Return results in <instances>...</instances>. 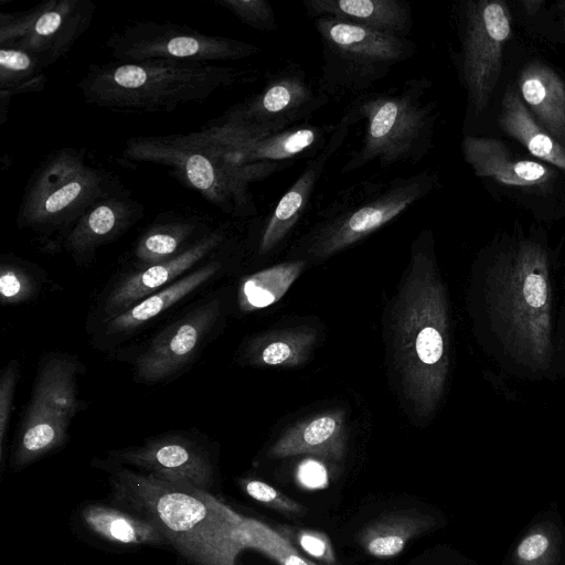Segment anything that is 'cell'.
Listing matches in <instances>:
<instances>
[{
	"label": "cell",
	"instance_id": "6da1fadb",
	"mask_svg": "<svg viewBox=\"0 0 565 565\" xmlns=\"http://www.w3.org/2000/svg\"><path fill=\"white\" fill-rule=\"evenodd\" d=\"M477 316L490 358L526 380L565 376V274L541 243L491 253L477 274Z\"/></svg>",
	"mask_w": 565,
	"mask_h": 565
},
{
	"label": "cell",
	"instance_id": "7a4b0ae2",
	"mask_svg": "<svg viewBox=\"0 0 565 565\" xmlns=\"http://www.w3.org/2000/svg\"><path fill=\"white\" fill-rule=\"evenodd\" d=\"M108 484L115 505L154 524L169 545L194 565H235L245 547L262 551L279 565L297 552L282 534L195 487L121 465L109 469Z\"/></svg>",
	"mask_w": 565,
	"mask_h": 565
},
{
	"label": "cell",
	"instance_id": "3957f363",
	"mask_svg": "<svg viewBox=\"0 0 565 565\" xmlns=\"http://www.w3.org/2000/svg\"><path fill=\"white\" fill-rule=\"evenodd\" d=\"M392 343L403 393L414 413L436 411L450 369V311L447 288L424 234L413 247L392 309Z\"/></svg>",
	"mask_w": 565,
	"mask_h": 565
},
{
	"label": "cell",
	"instance_id": "277c9868",
	"mask_svg": "<svg viewBox=\"0 0 565 565\" xmlns=\"http://www.w3.org/2000/svg\"><path fill=\"white\" fill-rule=\"evenodd\" d=\"M239 73L215 64L162 60L93 65L78 83L87 104L118 111H172L233 85Z\"/></svg>",
	"mask_w": 565,
	"mask_h": 565
},
{
	"label": "cell",
	"instance_id": "5b68a950",
	"mask_svg": "<svg viewBox=\"0 0 565 565\" xmlns=\"http://www.w3.org/2000/svg\"><path fill=\"white\" fill-rule=\"evenodd\" d=\"M124 156L168 168L185 186L237 216L255 212L250 184L284 167L279 162L236 163L223 147L201 131L135 137L126 142Z\"/></svg>",
	"mask_w": 565,
	"mask_h": 565
},
{
	"label": "cell",
	"instance_id": "8992f818",
	"mask_svg": "<svg viewBox=\"0 0 565 565\" xmlns=\"http://www.w3.org/2000/svg\"><path fill=\"white\" fill-rule=\"evenodd\" d=\"M428 82L406 81L395 92L359 96L341 119L349 127L365 120L364 136L342 168L347 173L373 161L381 168L422 160L429 149L435 106L424 100Z\"/></svg>",
	"mask_w": 565,
	"mask_h": 565
},
{
	"label": "cell",
	"instance_id": "52a82bcc",
	"mask_svg": "<svg viewBox=\"0 0 565 565\" xmlns=\"http://www.w3.org/2000/svg\"><path fill=\"white\" fill-rule=\"evenodd\" d=\"M109 178L74 148L51 152L30 177L18 225L36 231L73 226L99 201L114 195Z\"/></svg>",
	"mask_w": 565,
	"mask_h": 565
},
{
	"label": "cell",
	"instance_id": "ba28073f",
	"mask_svg": "<svg viewBox=\"0 0 565 565\" xmlns=\"http://www.w3.org/2000/svg\"><path fill=\"white\" fill-rule=\"evenodd\" d=\"M315 26L322 46L321 92L328 97L361 94L415 52V43L330 17Z\"/></svg>",
	"mask_w": 565,
	"mask_h": 565
},
{
	"label": "cell",
	"instance_id": "9c48e42d",
	"mask_svg": "<svg viewBox=\"0 0 565 565\" xmlns=\"http://www.w3.org/2000/svg\"><path fill=\"white\" fill-rule=\"evenodd\" d=\"M106 46L120 62L151 60L212 64L237 61L259 49L232 38L201 33L188 25L137 21L109 36Z\"/></svg>",
	"mask_w": 565,
	"mask_h": 565
},
{
	"label": "cell",
	"instance_id": "30bf717a",
	"mask_svg": "<svg viewBox=\"0 0 565 565\" xmlns=\"http://www.w3.org/2000/svg\"><path fill=\"white\" fill-rule=\"evenodd\" d=\"M435 184L436 175L429 171L392 180L318 224L309 235L306 254L326 258L358 243L422 200Z\"/></svg>",
	"mask_w": 565,
	"mask_h": 565
},
{
	"label": "cell",
	"instance_id": "8fae6325",
	"mask_svg": "<svg viewBox=\"0 0 565 565\" xmlns=\"http://www.w3.org/2000/svg\"><path fill=\"white\" fill-rule=\"evenodd\" d=\"M90 0H49L15 12L0 13V44L26 51L47 68L64 57L89 28Z\"/></svg>",
	"mask_w": 565,
	"mask_h": 565
},
{
	"label": "cell",
	"instance_id": "7c38bea8",
	"mask_svg": "<svg viewBox=\"0 0 565 565\" xmlns=\"http://www.w3.org/2000/svg\"><path fill=\"white\" fill-rule=\"evenodd\" d=\"M328 102L301 71H280L257 94L228 108L220 119L238 125L253 138L289 129Z\"/></svg>",
	"mask_w": 565,
	"mask_h": 565
},
{
	"label": "cell",
	"instance_id": "4fadbf2b",
	"mask_svg": "<svg viewBox=\"0 0 565 565\" xmlns=\"http://www.w3.org/2000/svg\"><path fill=\"white\" fill-rule=\"evenodd\" d=\"M510 19L501 1L470 2L465 10L461 71L476 113L487 105L498 82Z\"/></svg>",
	"mask_w": 565,
	"mask_h": 565
},
{
	"label": "cell",
	"instance_id": "5bb4252c",
	"mask_svg": "<svg viewBox=\"0 0 565 565\" xmlns=\"http://www.w3.org/2000/svg\"><path fill=\"white\" fill-rule=\"evenodd\" d=\"M220 315V299H211L163 329L137 358L136 377L156 383L181 371L203 347Z\"/></svg>",
	"mask_w": 565,
	"mask_h": 565
},
{
	"label": "cell",
	"instance_id": "9a60e30c",
	"mask_svg": "<svg viewBox=\"0 0 565 565\" xmlns=\"http://www.w3.org/2000/svg\"><path fill=\"white\" fill-rule=\"evenodd\" d=\"M117 465H129L164 480L189 484L203 491L213 484L209 454L194 440L181 435H162L140 446L113 450Z\"/></svg>",
	"mask_w": 565,
	"mask_h": 565
},
{
	"label": "cell",
	"instance_id": "2e32d148",
	"mask_svg": "<svg viewBox=\"0 0 565 565\" xmlns=\"http://www.w3.org/2000/svg\"><path fill=\"white\" fill-rule=\"evenodd\" d=\"M223 238L222 232L209 233L175 257L145 267L120 280L105 300V321L178 280L179 276L217 248Z\"/></svg>",
	"mask_w": 565,
	"mask_h": 565
},
{
	"label": "cell",
	"instance_id": "e0dca14e",
	"mask_svg": "<svg viewBox=\"0 0 565 565\" xmlns=\"http://www.w3.org/2000/svg\"><path fill=\"white\" fill-rule=\"evenodd\" d=\"M142 214V205L122 194L106 198L71 227L66 249L76 258L89 257L102 245L126 232Z\"/></svg>",
	"mask_w": 565,
	"mask_h": 565
},
{
	"label": "cell",
	"instance_id": "ac0fdd59",
	"mask_svg": "<svg viewBox=\"0 0 565 565\" xmlns=\"http://www.w3.org/2000/svg\"><path fill=\"white\" fill-rule=\"evenodd\" d=\"M348 129L349 126L341 120L323 151L308 162L306 169L281 196L263 231L259 254H266L275 248L296 225L308 205L328 159L341 146Z\"/></svg>",
	"mask_w": 565,
	"mask_h": 565
},
{
	"label": "cell",
	"instance_id": "d6986e66",
	"mask_svg": "<svg viewBox=\"0 0 565 565\" xmlns=\"http://www.w3.org/2000/svg\"><path fill=\"white\" fill-rule=\"evenodd\" d=\"M462 152L477 175L492 178L505 185L536 186L552 177L545 166L513 157L497 139L466 136Z\"/></svg>",
	"mask_w": 565,
	"mask_h": 565
},
{
	"label": "cell",
	"instance_id": "ffe728a7",
	"mask_svg": "<svg viewBox=\"0 0 565 565\" xmlns=\"http://www.w3.org/2000/svg\"><path fill=\"white\" fill-rule=\"evenodd\" d=\"M311 18L330 15L394 36L406 38L412 9L402 0H305Z\"/></svg>",
	"mask_w": 565,
	"mask_h": 565
},
{
	"label": "cell",
	"instance_id": "44dd1931",
	"mask_svg": "<svg viewBox=\"0 0 565 565\" xmlns=\"http://www.w3.org/2000/svg\"><path fill=\"white\" fill-rule=\"evenodd\" d=\"M347 448L344 415L341 411L319 414L287 430L269 449L271 458L315 455L340 461Z\"/></svg>",
	"mask_w": 565,
	"mask_h": 565
},
{
	"label": "cell",
	"instance_id": "7402d4cb",
	"mask_svg": "<svg viewBox=\"0 0 565 565\" xmlns=\"http://www.w3.org/2000/svg\"><path fill=\"white\" fill-rule=\"evenodd\" d=\"M79 520L89 534L116 546L169 545L154 524L117 505L86 503Z\"/></svg>",
	"mask_w": 565,
	"mask_h": 565
},
{
	"label": "cell",
	"instance_id": "603a6c76",
	"mask_svg": "<svg viewBox=\"0 0 565 565\" xmlns=\"http://www.w3.org/2000/svg\"><path fill=\"white\" fill-rule=\"evenodd\" d=\"M522 98L540 126L565 148V84L542 62L526 64L519 77Z\"/></svg>",
	"mask_w": 565,
	"mask_h": 565
},
{
	"label": "cell",
	"instance_id": "cb8c5ba5",
	"mask_svg": "<svg viewBox=\"0 0 565 565\" xmlns=\"http://www.w3.org/2000/svg\"><path fill=\"white\" fill-rule=\"evenodd\" d=\"M436 524L435 518L417 509H403L380 514L359 533L358 541L375 558L397 556L407 543L428 532Z\"/></svg>",
	"mask_w": 565,
	"mask_h": 565
},
{
	"label": "cell",
	"instance_id": "d4e9b609",
	"mask_svg": "<svg viewBox=\"0 0 565 565\" xmlns=\"http://www.w3.org/2000/svg\"><path fill=\"white\" fill-rule=\"evenodd\" d=\"M220 269V263L201 266L169 286L138 301L130 308L105 321L106 335L126 334L163 313L210 280Z\"/></svg>",
	"mask_w": 565,
	"mask_h": 565
},
{
	"label": "cell",
	"instance_id": "484cf974",
	"mask_svg": "<svg viewBox=\"0 0 565 565\" xmlns=\"http://www.w3.org/2000/svg\"><path fill=\"white\" fill-rule=\"evenodd\" d=\"M78 362L66 354H53L40 365L30 405L53 409L72 420L79 411L76 376Z\"/></svg>",
	"mask_w": 565,
	"mask_h": 565
},
{
	"label": "cell",
	"instance_id": "4316f807",
	"mask_svg": "<svg viewBox=\"0 0 565 565\" xmlns=\"http://www.w3.org/2000/svg\"><path fill=\"white\" fill-rule=\"evenodd\" d=\"M316 341V330L307 326L271 331L252 339L244 356L254 366H298L307 360Z\"/></svg>",
	"mask_w": 565,
	"mask_h": 565
},
{
	"label": "cell",
	"instance_id": "83f0119b",
	"mask_svg": "<svg viewBox=\"0 0 565 565\" xmlns=\"http://www.w3.org/2000/svg\"><path fill=\"white\" fill-rule=\"evenodd\" d=\"M499 124L533 156L565 172V148L534 120L514 90L509 89L503 97Z\"/></svg>",
	"mask_w": 565,
	"mask_h": 565
},
{
	"label": "cell",
	"instance_id": "f1b7e54d",
	"mask_svg": "<svg viewBox=\"0 0 565 565\" xmlns=\"http://www.w3.org/2000/svg\"><path fill=\"white\" fill-rule=\"evenodd\" d=\"M46 67L33 54L13 46L0 49V124L14 95L39 92L46 83Z\"/></svg>",
	"mask_w": 565,
	"mask_h": 565
},
{
	"label": "cell",
	"instance_id": "f546056e",
	"mask_svg": "<svg viewBox=\"0 0 565 565\" xmlns=\"http://www.w3.org/2000/svg\"><path fill=\"white\" fill-rule=\"evenodd\" d=\"M305 266V260L287 262L245 277L238 289L239 309L249 312L274 305L288 291Z\"/></svg>",
	"mask_w": 565,
	"mask_h": 565
},
{
	"label": "cell",
	"instance_id": "4dcf8cb0",
	"mask_svg": "<svg viewBox=\"0 0 565 565\" xmlns=\"http://www.w3.org/2000/svg\"><path fill=\"white\" fill-rule=\"evenodd\" d=\"M192 220L175 218L152 224L138 239L135 256L146 267L169 260L189 246L188 241L196 231Z\"/></svg>",
	"mask_w": 565,
	"mask_h": 565
},
{
	"label": "cell",
	"instance_id": "1f68e13d",
	"mask_svg": "<svg viewBox=\"0 0 565 565\" xmlns=\"http://www.w3.org/2000/svg\"><path fill=\"white\" fill-rule=\"evenodd\" d=\"M36 290V281L26 269L11 262L1 263L0 299L3 306L28 301L35 296Z\"/></svg>",
	"mask_w": 565,
	"mask_h": 565
},
{
	"label": "cell",
	"instance_id": "d6a6232c",
	"mask_svg": "<svg viewBox=\"0 0 565 565\" xmlns=\"http://www.w3.org/2000/svg\"><path fill=\"white\" fill-rule=\"evenodd\" d=\"M214 2L253 29L260 31L276 29L274 9L266 0H214Z\"/></svg>",
	"mask_w": 565,
	"mask_h": 565
},
{
	"label": "cell",
	"instance_id": "836d02e7",
	"mask_svg": "<svg viewBox=\"0 0 565 565\" xmlns=\"http://www.w3.org/2000/svg\"><path fill=\"white\" fill-rule=\"evenodd\" d=\"M241 487L249 498L279 513L301 514L306 511L299 502L262 480L243 479Z\"/></svg>",
	"mask_w": 565,
	"mask_h": 565
},
{
	"label": "cell",
	"instance_id": "e575fe53",
	"mask_svg": "<svg viewBox=\"0 0 565 565\" xmlns=\"http://www.w3.org/2000/svg\"><path fill=\"white\" fill-rule=\"evenodd\" d=\"M552 556V539L546 531L534 530L516 547L520 565H546Z\"/></svg>",
	"mask_w": 565,
	"mask_h": 565
},
{
	"label": "cell",
	"instance_id": "d590c367",
	"mask_svg": "<svg viewBox=\"0 0 565 565\" xmlns=\"http://www.w3.org/2000/svg\"><path fill=\"white\" fill-rule=\"evenodd\" d=\"M19 366L17 362L9 363L0 380V458L3 462V448L7 428L11 418L13 396L18 381Z\"/></svg>",
	"mask_w": 565,
	"mask_h": 565
},
{
	"label": "cell",
	"instance_id": "8d00e7d4",
	"mask_svg": "<svg viewBox=\"0 0 565 565\" xmlns=\"http://www.w3.org/2000/svg\"><path fill=\"white\" fill-rule=\"evenodd\" d=\"M294 536L298 545L309 555L328 564L335 561L331 541L326 533L311 529H299Z\"/></svg>",
	"mask_w": 565,
	"mask_h": 565
},
{
	"label": "cell",
	"instance_id": "74e56055",
	"mask_svg": "<svg viewBox=\"0 0 565 565\" xmlns=\"http://www.w3.org/2000/svg\"><path fill=\"white\" fill-rule=\"evenodd\" d=\"M298 478L300 482L308 488H319L327 482L324 467L312 460L303 461L299 466Z\"/></svg>",
	"mask_w": 565,
	"mask_h": 565
},
{
	"label": "cell",
	"instance_id": "f35d334b",
	"mask_svg": "<svg viewBox=\"0 0 565 565\" xmlns=\"http://www.w3.org/2000/svg\"><path fill=\"white\" fill-rule=\"evenodd\" d=\"M280 565H317L311 561L303 558L298 554V552L291 553L286 556Z\"/></svg>",
	"mask_w": 565,
	"mask_h": 565
},
{
	"label": "cell",
	"instance_id": "ab89813d",
	"mask_svg": "<svg viewBox=\"0 0 565 565\" xmlns=\"http://www.w3.org/2000/svg\"><path fill=\"white\" fill-rule=\"evenodd\" d=\"M561 6H563V11L565 12V2H562Z\"/></svg>",
	"mask_w": 565,
	"mask_h": 565
}]
</instances>
